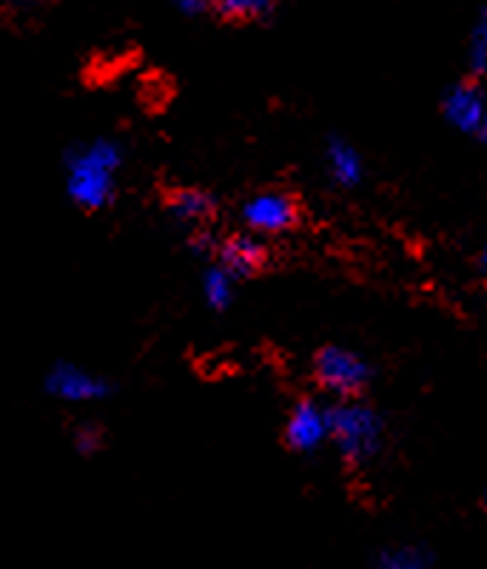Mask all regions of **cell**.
Returning a JSON list of instances; mask_svg holds the SVG:
<instances>
[{"instance_id":"3957f363","label":"cell","mask_w":487,"mask_h":569,"mask_svg":"<svg viewBox=\"0 0 487 569\" xmlns=\"http://www.w3.org/2000/svg\"><path fill=\"white\" fill-rule=\"evenodd\" d=\"M314 379L337 399H359L370 382V365L354 350L328 345L314 356Z\"/></svg>"},{"instance_id":"277c9868","label":"cell","mask_w":487,"mask_h":569,"mask_svg":"<svg viewBox=\"0 0 487 569\" xmlns=\"http://www.w3.org/2000/svg\"><path fill=\"white\" fill-rule=\"evenodd\" d=\"M242 222L251 233H288L302 220V206L291 191H260L248 197L240 211Z\"/></svg>"},{"instance_id":"e0dca14e","label":"cell","mask_w":487,"mask_h":569,"mask_svg":"<svg viewBox=\"0 0 487 569\" xmlns=\"http://www.w3.org/2000/svg\"><path fill=\"white\" fill-rule=\"evenodd\" d=\"M479 273L487 279V246L481 248V253H479Z\"/></svg>"},{"instance_id":"7c38bea8","label":"cell","mask_w":487,"mask_h":569,"mask_svg":"<svg viewBox=\"0 0 487 569\" xmlns=\"http://www.w3.org/2000/svg\"><path fill=\"white\" fill-rule=\"evenodd\" d=\"M202 293H206L208 308L226 311L231 299H235V277L217 262V266H211L202 273Z\"/></svg>"},{"instance_id":"5bb4252c","label":"cell","mask_w":487,"mask_h":569,"mask_svg":"<svg viewBox=\"0 0 487 569\" xmlns=\"http://www.w3.org/2000/svg\"><path fill=\"white\" fill-rule=\"evenodd\" d=\"M470 71L487 74V7L479 12L474 34H470Z\"/></svg>"},{"instance_id":"ba28073f","label":"cell","mask_w":487,"mask_h":569,"mask_svg":"<svg viewBox=\"0 0 487 569\" xmlns=\"http://www.w3.org/2000/svg\"><path fill=\"white\" fill-rule=\"evenodd\" d=\"M268 248L262 246L260 233H235L226 237L217 248V262L235 279L257 277L268 268Z\"/></svg>"},{"instance_id":"d6986e66","label":"cell","mask_w":487,"mask_h":569,"mask_svg":"<svg viewBox=\"0 0 487 569\" xmlns=\"http://www.w3.org/2000/svg\"><path fill=\"white\" fill-rule=\"evenodd\" d=\"M481 507H485V512H487V490H485V496H481Z\"/></svg>"},{"instance_id":"9c48e42d","label":"cell","mask_w":487,"mask_h":569,"mask_svg":"<svg viewBox=\"0 0 487 569\" xmlns=\"http://www.w3.org/2000/svg\"><path fill=\"white\" fill-rule=\"evenodd\" d=\"M166 206L180 222L200 228L215 220L217 213L215 197L200 191V188H171L169 197H166Z\"/></svg>"},{"instance_id":"2e32d148","label":"cell","mask_w":487,"mask_h":569,"mask_svg":"<svg viewBox=\"0 0 487 569\" xmlns=\"http://www.w3.org/2000/svg\"><path fill=\"white\" fill-rule=\"evenodd\" d=\"M171 3H175V7L186 14H200V12H206V7H208V0H171Z\"/></svg>"},{"instance_id":"5b68a950","label":"cell","mask_w":487,"mask_h":569,"mask_svg":"<svg viewBox=\"0 0 487 569\" xmlns=\"http://www.w3.org/2000/svg\"><path fill=\"white\" fill-rule=\"evenodd\" d=\"M282 439H286V447L294 450V453H314V450H319L325 439H331L328 408H322L319 401L308 399V396L297 399V405L288 410Z\"/></svg>"},{"instance_id":"7a4b0ae2","label":"cell","mask_w":487,"mask_h":569,"mask_svg":"<svg viewBox=\"0 0 487 569\" xmlns=\"http://www.w3.org/2000/svg\"><path fill=\"white\" fill-rule=\"evenodd\" d=\"M328 427H331L334 447L348 467H362L379 453L382 419L365 401L337 399L328 405Z\"/></svg>"},{"instance_id":"6da1fadb","label":"cell","mask_w":487,"mask_h":569,"mask_svg":"<svg viewBox=\"0 0 487 569\" xmlns=\"http://www.w3.org/2000/svg\"><path fill=\"white\" fill-rule=\"evenodd\" d=\"M123 151L115 140H95L66 157V194L83 211H103L118 197Z\"/></svg>"},{"instance_id":"ac0fdd59","label":"cell","mask_w":487,"mask_h":569,"mask_svg":"<svg viewBox=\"0 0 487 569\" xmlns=\"http://www.w3.org/2000/svg\"><path fill=\"white\" fill-rule=\"evenodd\" d=\"M12 3H43V0H12Z\"/></svg>"},{"instance_id":"4fadbf2b","label":"cell","mask_w":487,"mask_h":569,"mask_svg":"<svg viewBox=\"0 0 487 569\" xmlns=\"http://www.w3.org/2000/svg\"><path fill=\"white\" fill-rule=\"evenodd\" d=\"M377 569H430V558L419 547H397L379 556Z\"/></svg>"},{"instance_id":"52a82bcc","label":"cell","mask_w":487,"mask_h":569,"mask_svg":"<svg viewBox=\"0 0 487 569\" xmlns=\"http://www.w3.org/2000/svg\"><path fill=\"white\" fill-rule=\"evenodd\" d=\"M46 390L63 401H98L111 393V385L78 365L58 362L46 376Z\"/></svg>"},{"instance_id":"8fae6325","label":"cell","mask_w":487,"mask_h":569,"mask_svg":"<svg viewBox=\"0 0 487 569\" xmlns=\"http://www.w3.org/2000/svg\"><path fill=\"white\" fill-rule=\"evenodd\" d=\"M277 0H215V12L228 23H257L274 14Z\"/></svg>"},{"instance_id":"8992f818","label":"cell","mask_w":487,"mask_h":569,"mask_svg":"<svg viewBox=\"0 0 487 569\" xmlns=\"http://www.w3.org/2000/svg\"><path fill=\"white\" fill-rule=\"evenodd\" d=\"M443 111L450 126L476 137L479 142H487V100L479 83L461 80V83L450 86L443 100Z\"/></svg>"},{"instance_id":"9a60e30c","label":"cell","mask_w":487,"mask_h":569,"mask_svg":"<svg viewBox=\"0 0 487 569\" xmlns=\"http://www.w3.org/2000/svg\"><path fill=\"white\" fill-rule=\"evenodd\" d=\"M74 447H78L80 456L98 453L100 447H103V430L98 425H80L74 430Z\"/></svg>"},{"instance_id":"30bf717a","label":"cell","mask_w":487,"mask_h":569,"mask_svg":"<svg viewBox=\"0 0 487 569\" xmlns=\"http://www.w3.org/2000/svg\"><path fill=\"white\" fill-rule=\"evenodd\" d=\"M325 157H328V174L339 188H354L362 182V157L351 142L342 137H331Z\"/></svg>"}]
</instances>
